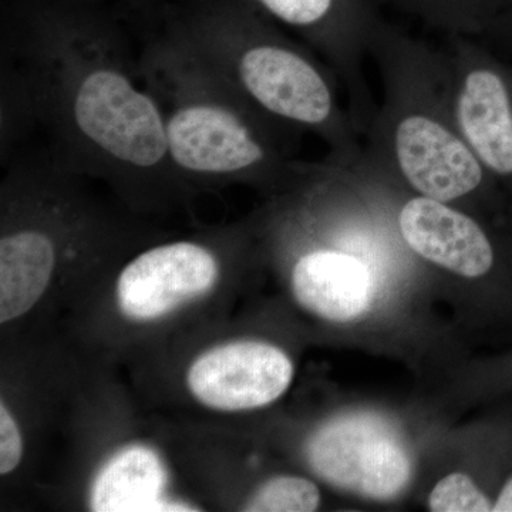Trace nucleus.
<instances>
[{
	"instance_id": "423d86ee",
	"label": "nucleus",
	"mask_w": 512,
	"mask_h": 512,
	"mask_svg": "<svg viewBox=\"0 0 512 512\" xmlns=\"http://www.w3.org/2000/svg\"><path fill=\"white\" fill-rule=\"evenodd\" d=\"M306 460L326 483L376 501L406 490L413 461L396 427L380 414H340L323 423L306 443Z\"/></svg>"
},
{
	"instance_id": "6ab92c4d",
	"label": "nucleus",
	"mask_w": 512,
	"mask_h": 512,
	"mask_svg": "<svg viewBox=\"0 0 512 512\" xmlns=\"http://www.w3.org/2000/svg\"><path fill=\"white\" fill-rule=\"evenodd\" d=\"M494 512H512V473L508 474L494 498Z\"/></svg>"
},
{
	"instance_id": "2eb2a0df",
	"label": "nucleus",
	"mask_w": 512,
	"mask_h": 512,
	"mask_svg": "<svg viewBox=\"0 0 512 512\" xmlns=\"http://www.w3.org/2000/svg\"><path fill=\"white\" fill-rule=\"evenodd\" d=\"M494 500L468 474H448L433 488L429 510L433 512H488Z\"/></svg>"
},
{
	"instance_id": "0eeeda50",
	"label": "nucleus",
	"mask_w": 512,
	"mask_h": 512,
	"mask_svg": "<svg viewBox=\"0 0 512 512\" xmlns=\"http://www.w3.org/2000/svg\"><path fill=\"white\" fill-rule=\"evenodd\" d=\"M269 18L296 33L338 76L350 116L365 133L376 110L366 60L384 22L372 0H252Z\"/></svg>"
},
{
	"instance_id": "f3484780",
	"label": "nucleus",
	"mask_w": 512,
	"mask_h": 512,
	"mask_svg": "<svg viewBox=\"0 0 512 512\" xmlns=\"http://www.w3.org/2000/svg\"><path fill=\"white\" fill-rule=\"evenodd\" d=\"M478 40L512 63V0H507L503 8L495 13L490 25Z\"/></svg>"
},
{
	"instance_id": "f8f14e48",
	"label": "nucleus",
	"mask_w": 512,
	"mask_h": 512,
	"mask_svg": "<svg viewBox=\"0 0 512 512\" xmlns=\"http://www.w3.org/2000/svg\"><path fill=\"white\" fill-rule=\"evenodd\" d=\"M167 471L153 448L128 446L100 468L90 488V510L175 511L180 505L164 501Z\"/></svg>"
},
{
	"instance_id": "f03ea898",
	"label": "nucleus",
	"mask_w": 512,
	"mask_h": 512,
	"mask_svg": "<svg viewBox=\"0 0 512 512\" xmlns=\"http://www.w3.org/2000/svg\"><path fill=\"white\" fill-rule=\"evenodd\" d=\"M148 18L183 37L247 103L276 127L318 137L329 160L353 167L362 134L328 63L252 0H168Z\"/></svg>"
},
{
	"instance_id": "f257e3e1",
	"label": "nucleus",
	"mask_w": 512,
	"mask_h": 512,
	"mask_svg": "<svg viewBox=\"0 0 512 512\" xmlns=\"http://www.w3.org/2000/svg\"><path fill=\"white\" fill-rule=\"evenodd\" d=\"M121 13L94 0H0L2 163L37 133L60 164L150 204L183 187Z\"/></svg>"
},
{
	"instance_id": "1a4fd4ad",
	"label": "nucleus",
	"mask_w": 512,
	"mask_h": 512,
	"mask_svg": "<svg viewBox=\"0 0 512 512\" xmlns=\"http://www.w3.org/2000/svg\"><path fill=\"white\" fill-rule=\"evenodd\" d=\"M291 357L272 343L235 340L205 350L191 363L187 386L191 396L215 412L262 409L291 387Z\"/></svg>"
},
{
	"instance_id": "9d476101",
	"label": "nucleus",
	"mask_w": 512,
	"mask_h": 512,
	"mask_svg": "<svg viewBox=\"0 0 512 512\" xmlns=\"http://www.w3.org/2000/svg\"><path fill=\"white\" fill-rule=\"evenodd\" d=\"M394 187L403 197L396 214L393 212V224L404 247L424 261L466 279H483L498 271L500 248L473 214L457 205Z\"/></svg>"
},
{
	"instance_id": "dca6fc26",
	"label": "nucleus",
	"mask_w": 512,
	"mask_h": 512,
	"mask_svg": "<svg viewBox=\"0 0 512 512\" xmlns=\"http://www.w3.org/2000/svg\"><path fill=\"white\" fill-rule=\"evenodd\" d=\"M23 451L25 447H23V436L18 421L6 406L5 400H2L0 403V474L2 476H9L19 467Z\"/></svg>"
},
{
	"instance_id": "9b49d317",
	"label": "nucleus",
	"mask_w": 512,
	"mask_h": 512,
	"mask_svg": "<svg viewBox=\"0 0 512 512\" xmlns=\"http://www.w3.org/2000/svg\"><path fill=\"white\" fill-rule=\"evenodd\" d=\"M59 266L55 242L46 229L16 205L3 201L0 323L6 325L32 311Z\"/></svg>"
},
{
	"instance_id": "4468645a",
	"label": "nucleus",
	"mask_w": 512,
	"mask_h": 512,
	"mask_svg": "<svg viewBox=\"0 0 512 512\" xmlns=\"http://www.w3.org/2000/svg\"><path fill=\"white\" fill-rule=\"evenodd\" d=\"M320 505V491L308 478L278 476L265 481L249 497L248 512H312Z\"/></svg>"
},
{
	"instance_id": "20e7f679",
	"label": "nucleus",
	"mask_w": 512,
	"mask_h": 512,
	"mask_svg": "<svg viewBox=\"0 0 512 512\" xmlns=\"http://www.w3.org/2000/svg\"><path fill=\"white\" fill-rule=\"evenodd\" d=\"M370 57L382 101L362 137L359 163L403 190L448 204L485 198L500 187L458 130L440 47L384 20Z\"/></svg>"
},
{
	"instance_id": "6e6552de",
	"label": "nucleus",
	"mask_w": 512,
	"mask_h": 512,
	"mask_svg": "<svg viewBox=\"0 0 512 512\" xmlns=\"http://www.w3.org/2000/svg\"><path fill=\"white\" fill-rule=\"evenodd\" d=\"M225 242L178 239L138 252L117 278L121 315L133 322H154L207 295L224 271Z\"/></svg>"
},
{
	"instance_id": "7ed1b4c3",
	"label": "nucleus",
	"mask_w": 512,
	"mask_h": 512,
	"mask_svg": "<svg viewBox=\"0 0 512 512\" xmlns=\"http://www.w3.org/2000/svg\"><path fill=\"white\" fill-rule=\"evenodd\" d=\"M157 23L138 62L163 110L168 157L183 190L237 183L284 190L301 170L293 157L298 138L261 116L183 37Z\"/></svg>"
},
{
	"instance_id": "a211bd4d",
	"label": "nucleus",
	"mask_w": 512,
	"mask_h": 512,
	"mask_svg": "<svg viewBox=\"0 0 512 512\" xmlns=\"http://www.w3.org/2000/svg\"><path fill=\"white\" fill-rule=\"evenodd\" d=\"M94 2L109 3V5L116 6L123 13H134V15L143 18L148 13L153 12L160 5L161 0H94Z\"/></svg>"
},
{
	"instance_id": "ddd939ff",
	"label": "nucleus",
	"mask_w": 512,
	"mask_h": 512,
	"mask_svg": "<svg viewBox=\"0 0 512 512\" xmlns=\"http://www.w3.org/2000/svg\"><path fill=\"white\" fill-rule=\"evenodd\" d=\"M407 16L446 37H481L507 0H389Z\"/></svg>"
},
{
	"instance_id": "39448f33",
	"label": "nucleus",
	"mask_w": 512,
	"mask_h": 512,
	"mask_svg": "<svg viewBox=\"0 0 512 512\" xmlns=\"http://www.w3.org/2000/svg\"><path fill=\"white\" fill-rule=\"evenodd\" d=\"M458 130L495 183L512 192V63L476 37L440 47Z\"/></svg>"
}]
</instances>
